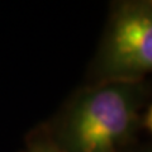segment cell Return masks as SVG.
Returning <instances> with one entry per match:
<instances>
[{
	"label": "cell",
	"mask_w": 152,
	"mask_h": 152,
	"mask_svg": "<svg viewBox=\"0 0 152 152\" xmlns=\"http://www.w3.org/2000/svg\"><path fill=\"white\" fill-rule=\"evenodd\" d=\"M150 95L147 79L91 83L71 98L50 129L65 152H131Z\"/></svg>",
	"instance_id": "1"
},
{
	"label": "cell",
	"mask_w": 152,
	"mask_h": 152,
	"mask_svg": "<svg viewBox=\"0 0 152 152\" xmlns=\"http://www.w3.org/2000/svg\"><path fill=\"white\" fill-rule=\"evenodd\" d=\"M152 74V0H124L112 7L91 64L93 83L146 80Z\"/></svg>",
	"instance_id": "2"
},
{
	"label": "cell",
	"mask_w": 152,
	"mask_h": 152,
	"mask_svg": "<svg viewBox=\"0 0 152 152\" xmlns=\"http://www.w3.org/2000/svg\"><path fill=\"white\" fill-rule=\"evenodd\" d=\"M22 152H65L55 140L48 126L39 127L28 137L27 145Z\"/></svg>",
	"instance_id": "3"
},
{
	"label": "cell",
	"mask_w": 152,
	"mask_h": 152,
	"mask_svg": "<svg viewBox=\"0 0 152 152\" xmlns=\"http://www.w3.org/2000/svg\"><path fill=\"white\" fill-rule=\"evenodd\" d=\"M142 127L147 128L150 131V133L152 134V104L150 105L148 110L146 112V114L142 117Z\"/></svg>",
	"instance_id": "4"
},
{
	"label": "cell",
	"mask_w": 152,
	"mask_h": 152,
	"mask_svg": "<svg viewBox=\"0 0 152 152\" xmlns=\"http://www.w3.org/2000/svg\"><path fill=\"white\" fill-rule=\"evenodd\" d=\"M131 152H152V146H145L138 150H132Z\"/></svg>",
	"instance_id": "5"
}]
</instances>
